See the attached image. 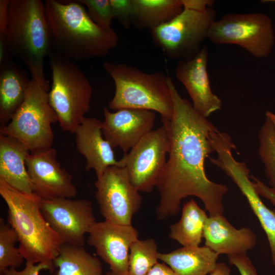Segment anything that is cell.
I'll return each instance as SVG.
<instances>
[{"instance_id":"6da1fadb","label":"cell","mask_w":275,"mask_h":275,"mask_svg":"<svg viewBox=\"0 0 275 275\" xmlns=\"http://www.w3.org/2000/svg\"><path fill=\"white\" fill-rule=\"evenodd\" d=\"M168 82L174 112L171 119L161 118L170 145L156 185L160 197L156 217L163 220L176 216L182 200L189 196L200 199L209 216L223 215V199L229 188L210 180L205 170L206 158L215 152L213 137L218 129L180 95L169 74Z\"/></svg>"},{"instance_id":"7a4b0ae2","label":"cell","mask_w":275,"mask_h":275,"mask_svg":"<svg viewBox=\"0 0 275 275\" xmlns=\"http://www.w3.org/2000/svg\"><path fill=\"white\" fill-rule=\"evenodd\" d=\"M44 6L51 52L75 62L103 58L117 45L115 30L94 23L77 1L47 0Z\"/></svg>"},{"instance_id":"3957f363","label":"cell","mask_w":275,"mask_h":275,"mask_svg":"<svg viewBox=\"0 0 275 275\" xmlns=\"http://www.w3.org/2000/svg\"><path fill=\"white\" fill-rule=\"evenodd\" d=\"M0 195L8 207V223L15 231L19 250L26 261L45 263L55 271L53 261L64 243L43 217L41 199L20 192L0 180Z\"/></svg>"},{"instance_id":"277c9868","label":"cell","mask_w":275,"mask_h":275,"mask_svg":"<svg viewBox=\"0 0 275 275\" xmlns=\"http://www.w3.org/2000/svg\"><path fill=\"white\" fill-rule=\"evenodd\" d=\"M7 34L13 57L25 65L33 79L49 90L44 63L51 52V44L44 3L10 0Z\"/></svg>"},{"instance_id":"5b68a950","label":"cell","mask_w":275,"mask_h":275,"mask_svg":"<svg viewBox=\"0 0 275 275\" xmlns=\"http://www.w3.org/2000/svg\"><path fill=\"white\" fill-rule=\"evenodd\" d=\"M105 72L114 81L115 91L109 103L111 109L132 108L158 113L161 118L171 119L174 106L168 74L144 72L125 63L104 62Z\"/></svg>"},{"instance_id":"8992f818","label":"cell","mask_w":275,"mask_h":275,"mask_svg":"<svg viewBox=\"0 0 275 275\" xmlns=\"http://www.w3.org/2000/svg\"><path fill=\"white\" fill-rule=\"evenodd\" d=\"M183 9L174 18L150 31L154 44L168 58L179 61L193 57L208 38L215 11L213 1L182 0Z\"/></svg>"},{"instance_id":"52a82bcc","label":"cell","mask_w":275,"mask_h":275,"mask_svg":"<svg viewBox=\"0 0 275 275\" xmlns=\"http://www.w3.org/2000/svg\"><path fill=\"white\" fill-rule=\"evenodd\" d=\"M48 57L52 73L49 101L62 130L74 133L90 109L92 88L75 62L53 52Z\"/></svg>"},{"instance_id":"ba28073f","label":"cell","mask_w":275,"mask_h":275,"mask_svg":"<svg viewBox=\"0 0 275 275\" xmlns=\"http://www.w3.org/2000/svg\"><path fill=\"white\" fill-rule=\"evenodd\" d=\"M49 91L31 78L23 102L10 121L0 127V133L20 141L30 152L52 148V125L58 119L49 101Z\"/></svg>"},{"instance_id":"9c48e42d","label":"cell","mask_w":275,"mask_h":275,"mask_svg":"<svg viewBox=\"0 0 275 275\" xmlns=\"http://www.w3.org/2000/svg\"><path fill=\"white\" fill-rule=\"evenodd\" d=\"M207 39L215 44L237 45L262 59L271 53L275 35L272 22L264 13H231L212 22Z\"/></svg>"},{"instance_id":"30bf717a","label":"cell","mask_w":275,"mask_h":275,"mask_svg":"<svg viewBox=\"0 0 275 275\" xmlns=\"http://www.w3.org/2000/svg\"><path fill=\"white\" fill-rule=\"evenodd\" d=\"M214 148L217 156L210 158L211 163L224 171L246 198L266 235L275 267V210L267 207L260 198L246 164L237 161L233 156L232 151L236 147L228 133L223 132L217 135Z\"/></svg>"},{"instance_id":"8fae6325","label":"cell","mask_w":275,"mask_h":275,"mask_svg":"<svg viewBox=\"0 0 275 275\" xmlns=\"http://www.w3.org/2000/svg\"><path fill=\"white\" fill-rule=\"evenodd\" d=\"M170 145L168 131L162 125L145 135L120 159L130 182L139 192L150 193L156 187Z\"/></svg>"},{"instance_id":"7c38bea8","label":"cell","mask_w":275,"mask_h":275,"mask_svg":"<svg viewBox=\"0 0 275 275\" xmlns=\"http://www.w3.org/2000/svg\"><path fill=\"white\" fill-rule=\"evenodd\" d=\"M95 196L105 221L132 225L133 215L141 208L142 197L132 185L123 167H108L95 182Z\"/></svg>"},{"instance_id":"4fadbf2b","label":"cell","mask_w":275,"mask_h":275,"mask_svg":"<svg viewBox=\"0 0 275 275\" xmlns=\"http://www.w3.org/2000/svg\"><path fill=\"white\" fill-rule=\"evenodd\" d=\"M61 198L41 200L42 214L64 243L84 246L85 235L96 222L91 202Z\"/></svg>"},{"instance_id":"5bb4252c","label":"cell","mask_w":275,"mask_h":275,"mask_svg":"<svg viewBox=\"0 0 275 275\" xmlns=\"http://www.w3.org/2000/svg\"><path fill=\"white\" fill-rule=\"evenodd\" d=\"M52 148L31 152L25 164L34 193L41 200L74 198L77 194L72 176L62 167Z\"/></svg>"},{"instance_id":"9a60e30c","label":"cell","mask_w":275,"mask_h":275,"mask_svg":"<svg viewBox=\"0 0 275 275\" xmlns=\"http://www.w3.org/2000/svg\"><path fill=\"white\" fill-rule=\"evenodd\" d=\"M88 243L109 266L112 275H128L130 249L138 239V231L132 225L106 221L96 222L89 233Z\"/></svg>"},{"instance_id":"2e32d148","label":"cell","mask_w":275,"mask_h":275,"mask_svg":"<svg viewBox=\"0 0 275 275\" xmlns=\"http://www.w3.org/2000/svg\"><path fill=\"white\" fill-rule=\"evenodd\" d=\"M208 60V48L203 45L193 57L179 61L175 68L176 76L187 91L194 109L205 118L222 107L221 99L210 85Z\"/></svg>"},{"instance_id":"e0dca14e","label":"cell","mask_w":275,"mask_h":275,"mask_svg":"<svg viewBox=\"0 0 275 275\" xmlns=\"http://www.w3.org/2000/svg\"><path fill=\"white\" fill-rule=\"evenodd\" d=\"M102 130L105 140L114 148L125 153L152 130L155 114L148 110L124 108L115 112L103 108Z\"/></svg>"},{"instance_id":"ac0fdd59","label":"cell","mask_w":275,"mask_h":275,"mask_svg":"<svg viewBox=\"0 0 275 275\" xmlns=\"http://www.w3.org/2000/svg\"><path fill=\"white\" fill-rule=\"evenodd\" d=\"M74 134L76 148L85 158L86 171L93 170L98 177L109 167H123L121 160L116 159L113 148L104 138L99 119L85 117Z\"/></svg>"},{"instance_id":"d6986e66","label":"cell","mask_w":275,"mask_h":275,"mask_svg":"<svg viewBox=\"0 0 275 275\" xmlns=\"http://www.w3.org/2000/svg\"><path fill=\"white\" fill-rule=\"evenodd\" d=\"M203 238L205 246L218 255L228 256L246 254L257 243V236L252 229H236L223 215L208 217Z\"/></svg>"},{"instance_id":"ffe728a7","label":"cell","mask_w":275,"mask_h":275,"mask_svg":"<svg viewBox=\"0 0 275 275\" xmlns=\"http://www.w3.org/2000/svg\"><path fill=\"white\" fill-rule=\"evenodd\" d=\"M20 141L0 133V180L23 193H34L26 158L30 153Z\"/></svg>"},{"instance_id":"44dd1931","label":"cell","mask_w":275,"mask_h":275,"mask_svg":"<svg viewBox=\"0 0 275 275\" xmlns=\"http://www.w3.org/2000/svg\"><path fill=\"white\" fill-rule=\"evenodd\" d=\"M31 79L28 72L11 62L0 69V125H7L23 102Z\"/></svg>"},{"instance_id":"7402d4cb","label":"cell","mask_w":275,"mask_h":275,"mask_svg":"<svg viewBox=\"0 0 275 275\" xmlns=\"http://www.w3.org/2000/svg\"><path fill=\"white\" fill-rule=\"evenodd\" d=\"M218 254L206 246L184 247L159 253V260L175 275H209L215 268Z\"/></svg>"},{"instance_id":"603a6c76","label":"cell","mask_w":275,"mask_h":275,"mask_svg":"<svg viewBox=\"0 0 275 275\" xmlns=\"http://www.w3.org/2000/svg\"><path fill=\"white\" fill-rule=\"evenodd\" d=\"M132 25L150 31L166 23L183 9L182 0H132Z\"/></svg>"},{"instance_id":"cb8c5ba5","label":"cell","mask_w":275,"mask_h":275,"mask_svg":"<svg viewBox=\"0 0 275 275\" xmlns=\"http://www.w3.org/2000/svg\"><path fill=\"white\" fill-rule=\"evenodd\" d=\"M208 217L191 199L184 204L179 221L171 225L169 237L184 247L200 246Z\"/></svg>"},{"instance_id":"d4e9b609","label":"cell","mask_w":275,"mask_h":275,"mask_svg":"<svg viewBox=\"0 0 275 275\" xmlns=\"http://www.w3.org/2000/svg\"><path fill=\"white\" fill-rule=\"evenodd\" d=\"M52 275H102V266L99 258L81 246L64 243L53 261Z\"/></svg>"},{"instance_id":"484cf974","label":"cell","mask_w":275,"mask_h":275,"mask_svg":"<svg viewBox=\"0 0 275 275\" xmlns=\"http://www.w3.org/2000/svg\"><path fill=\"white\" fill-rule=\"evenodd\" d=\"M159 252L154 239H138L131 245L128 275H147L158 262Z\"/></svg>"},{"instance_id":"4316f807","label":"cell","mask_w":275,"mask_h":275,"mask_svg":"<svg viewBox=\"0 0 275 275\" xmlns=\"http://www.w3.org/2000/svg\"><path fill=\"white\" fill-rule=\"evenodd\" d=\"M18 241L14 230L4 218L0 219V275L10 267H19L25 260L19 248L15 247Z\"/></svg>"},{"instance_id":"83f0119b","label":"cell","mask_w":275,"mask_h":275,"mask_svg":"<svg viewBox=\"0 0 275 275\" xmlns=\"http://www.w3.org/2000/svg\"><path fill=\"white\" fill-rule=\"evenodd\" d=\"M258 139V154L264 164L269 187L275 190V132L266 118L260 129Z\"/></svg>"},{"instance_id":"f1b7e54d","label":"cell","mask_w":275,"mask_h":275,"mask_svg":"<svg viewBox=\"0 0 275 275\" xmlns=\"http://www.w3.org/2000/svg\"><path fill=\"white\" fill-rule=\"evenodd\" d=\"M87 8L90 18L98 25L104 28H111L114 19L109 0H77Z\"/></svg>"},{"instance_id":"f546056e","label":"cell","mask_w":275,"mask_h":275,"mask_svg":"<svg viewBox=\"0 0 275 275\" xmlns=\"http://www.w3.org/2000/svg\"><path fill=\"white\" fill-rule=\"evenodd\" d=\"M114 19L126 29L132 25V0H109Z\"/></svg>"},{"instance_id":"4dcf8cb0","label":"cell","mask_w":275,"mask_h":275,"mask_svg":"<svg viewBox=\"0 0 275 275\" xmlns=\"http://www.w3.org/2000/svg\"><path fill=\"white\" fill-rule=\"evenodd\" d=\"M230 264L235 266L240 275H258L257 270L246 254L228 256Z\"/></svg>"},{"instance_id":"1f68e13d","label":"cell","mask_w":275,"mask_h":275,"mask_svg":"<svg viewBox=\"0 0 275 275\" xmlns=\"http://www.w3.org/2000/svg\"><path fill=\"white\" fill-rule=\"evenodd\" d=\"M42 270H49L51 271L50 266L45 263L35 264L26 261L22 270L18 271L15 268L10 267L5 270L3 275H39Z\"/></svg>"},{"instance_id":"d6a6232c","label":"cell","mask_w":275,"mask_h":275,"mask_svg":"<svg viewBox=\"0 0 275 275\" xmlns=\"http://www.w3.org/2000/svg\"><path fill=\"white\" fill-rule=\"evenodd\" d=\"M13 57L7 34H0V69L12 62Z\"/></svg>"},{"instance_id":"836d02e7","label":"cell","mask_w":275,"mask_h":275,"mask_svg":"<svg viewBox=\"0 0 275 275\" xmlns=\"http://www.w3.org/2000/svg\"><path fill=\"white\" fill-rule=\"evenodd\" d=\"M250 178L253 182L255 187L259 195L268 200L275 206V190L253 175H250Z\"/></svg>"},{"instance_id":"e575fe53","label":"cell","mask_w":275,"mask_h":275,"mask_svg":"<svg viewBox=\"0 0 275 275\" xmlns=\"http://www.w3.org/2000/svg\"><path fill=\"white\" fill-rule=\"evenodd\" d=\"M10 0L0 1V34H7L8 9Z\"/></svg>"},{"instance_id":"d590c367","label":"cell","mask_w":275,"mask_h":275,"mask_svg":"<svg viewBox=\"0 0 275 275\" xmlns=\"http://www.w3.org/2000/svg\"><path fill=\"white\" fill-rule=\"evenodd\" d=\"M147 275H175L173 270L165 263L158 262Z\"/></svg>"},{"instance_id":"8d00e7d4","label":"cell","mask_w":275,"mask_h":275,"mask_svg":"<svg viewBox=\"0 0 275 275\" xmlns=\"http://www.w3.org/2000/svg\"><path fill=\"white\" fill-rule=\"evenodd\" d=\"M209 275H230V269L224 263H217L215 268Z\"/></svg>"},{"instance_id":"74e56055","label":"cell","mask_w":275,"mask_h":275,"mask_svg":"<svg viewBox=\"0 0 275 275\" xmlns=\"http://www.w3.org/2000/svg\"><path fill=\"white\" fill-rule=\"evenodd\" d=\"M265 117L271 122L275 132V114L268 111L265 113Z\"/></svg>"},{"instance_id":"f35d334b","label":"cell","mask_w":275,"mask_h":275,"mask_svg":"<svg viewBox=\"0 0 275 275\" xmlns=\"http://www.w3.org/2000/svg\"><path fill=\"white\" fill-rule=\"evenodd\" d=\"M105 275H112V274L111 271H108L105 274Z\"/></svg>"},{"instance_id":"ab89813d","label":"cell","mask_w":275,"mask_h":275,"mask_svg":"<svg viewBox=\"0 0 275 275\" xmlns=\"http://www.w3.org/2000/svg\"><path fill=\"white\" fill-rule=\"evenodd\" d=\"M272 1V2H275V1Z\"/></svg>"}]
</instances>
